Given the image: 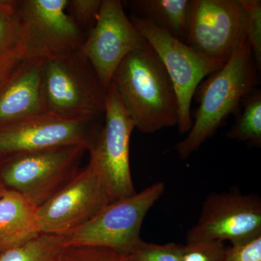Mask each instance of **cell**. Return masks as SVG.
<instances>
[{"label": "cell", "instance_id": "6da1fadb", "mask_svg": "<svg viewBox=\"0 0 261 261\" xmlns=\"http://www.w3.org/2000/svg\"><path fill=\"white\" fill-rule=\"evenodd\" d=\"M112 84L122 106L140 132L152 134L177 126L178 106L174 87L148 43L122 61Z\"/></svg>", "mask_w": 261, "mask_h": 261}, {"label": "cell", "instance_id": "7a4b0ae2", "mask_svg": "<svg viewBox=\"0 0 261 261\" xmlns=\"http://www.w3.org/2000/svg\"><path fill=\"white\" fill-rule=\"evenodd\" d=\"M257 70L245 40L222 68L208 75L199 92V106L191 129L176 149L182 160L200 148L230 115L238 114L244 99L255 90Z\"/></svg>", "mask_w": 261, "mask_h": 261}, {"label": "cell", "instance_id": "3957f363", "mask_svg": "<svg viewBox=\"0 0 261 261\" xmlns=\"http://www.w3.org/2000/svg\"><path fill=\"white\" fill-rule=\"evenodd\" d=\"M87 152L85 146L67 145L10 154L0 178L6 190L39 208L80 172Z\"/></svg>", "mask_w": 261, "mask_h": 261}, {"label": "cell", "instance_id": "277c9868", "mask_svg": "<svg viewBox=\"0 0 261 261\" xmlns=\"http://www.w3.org/2000/svg\"><path fill=\"white\" fill-rule=\"evenodd\" d=\"M43 87L48 113L68 118L105 115L108 89L81 50L44 61Z\"/></svg>", "mask_w": 261, "mask_h": 261}, {"label": "cell", "instance_id": "5b68a950", "mask_svg": "<svg viewBox=\"0 0 261 261\" xmlns=\"http://www.w3.org/2000/svg\"><path fill=\"white\" fill-rule=\"evenodd\" d=\"M166 190L157 182L129 197L113 201L87 224L65 235L63 246L110 249L128 255L140 243L146 215Z\"/></svg>", "mask_w": 261, "mask_h": 261}, {"label": "cell", "instance_id": "8992f818", "mask_svg": "<svg viewBox=\"0 0 261 261\" xmlns=\"http://www.w3.org/2000/svg\"><path fill=\"white\" fill-rule=\"evenodd\" d=\"M68 0L17 1L18 49L27 60L56 59L80 51L87 35L66 11Z\"/></svg>", "mask_w": 261, "mask_h": 261}, {"label": "cell", "instance_id": "52a82bcc", "mask_svg": "<svg viewBox=\"0 0 261 261\" xmlns=\"http://www.w3.org/2000/svg\"><path fill=\"white\" fill-rule=\"evenodd\" d=\"M130 20L157 53L174 87L178 106V132L187 134L191 129V104L201 81L222 68L225 63L206 58L181 42L135 15Z\"/></svg>", "mask_w": 261, "mask_h": 261}, {"label": "cell", "instance_id": "ba28073f", "mask_svg": "<svg viewBox=\"0 0 261 261\" xmlns=\"http://www.w3.org/2000/svg\"><path fill=\"white\" fill-rule=\"evenodd\" d=\"M114 200L92 163L37 208L41 233L65 236L87 224Z\"/></svg>", "mask_w": 261, "mask_h": 261}, {"label": "cell", "instance_id": "9c48e42d", "mask_svg": "<svg viewBox=\"0 0 261 261\" xmlns=\"http://www.w3.org/2000/svg\"><path fill=\"white\" fill-rule=\"evenodd\" d=\"M105 123L89 149V163L106 181L114 200L135 195L130 167V140L135 126L114 86L108 89Z\"/></svg>", "mask_w": 261, "mask_h": 261}, {"label": "cell", "instance_id": "30bf717a", "mask_svg": "<svg viewBox=\"0 0 261 261\" xmlns=\"http://www.w3.org/2000/svg\"><path fill=\"white\" fill-rule=\"evenodd\" d=\"M101 117L68 118L44 113L0 127V154L67 145L89 149L102 128Z\"/></svg>", "mask_w": 261, "mask_h": 261}, {"label": "cell", "instance_id": "8fae6325", "mask_svg": "<svg viewBox=\"0 0 261 261\" xmlns=\"http://www.w3.org/2000/svg\"><path fill=\"white\" fill-rule=\"evenodd\" d=\"M147 44L127 16L121 1L102 0L95 25L80 50L93 66L103 87L108 89L122 61Z\"/></svg>", "mask_w": 261, "mask_h": 261}, {"label": "cell", "instance_id": "7c38bea8", "mask_svg": "<svg viewBox=\"0 0 261 261\" xmlns=\"http://www.w3.org/2000/svg\"><path fill=\"white\" fill-rule=\"evenodd\" d=\"M261 235V200L255 195L214 192L207 195L187 243L205 240L238 245Z\"/></svg>", "mask_w": 261, "mask_h": 261}, {"label": "cell", "instance_id": "4fadbf2b", "mask_svg": "<svg viewBox=\"0 0 261 261\" xmlns=\"http://www.w3.org/2000/svg\"><path fill=\"white\" fill-rule=\"evenodd\" d=\"M245 40L240 0H195L187 45L206 58L226 63Z\"/></svg>", "mask_w": 261, "mask_h": 261}, {"label": "cell", "instance_id": "5bb4252c", "mask_svg": "<svg viewBox=\"0 0 261 261\" xmlns=\"http://www.w3.org/2000/svg\"><path fill=\"white\" fill-rule=\"evenodd\" d=\"M44 61L28 60L0 92V127L47 113Z\"/></svg>", "mask_w": 261, "mask_h": 261}, {"label": "cell", "instance_id": "9a60e30c", "mask_svg": "<svg viewBox=\"0 0 261 261\" xmlns=\"http://www.w3.org/2000/svg\"><path fill=\"white\" fill-rule=\"evenodd\" d=\"M41 233L37 207L17 192L7 190L0 196V254Z\"/></svg>", "mask_w": 261, "mask_h": 261}, {"label": "cell", "instance_id": "2e32d148", "mask_svg": "<svg viewBox=\"0 0 261 261\" xmlns=\"http://www.w3.org/2000/svg\"><path fill=\"white\" fill-rule=\"evenodd\" d=\"M127 3L134 15L186 43L195 0H132Z\"/></svg>", "mask_w": 261, "mask_h": 261}, {"label": "cell", "instance_id": "e0dca14e", "mask_svg": "<svg viewBox=\"0 0 261 261\" xmlns=\"http://www.w3.org/2000/svg\"><path fill=\"white\" fill-rule=\"evenodd\" d=\"M243 112L226 133L231 140L247 142L252 146L261 145V93L255 89L243 102Z\"/></svg>", "mask_w": 261, "mask_h": 261}, {"label": "cell", "instance_id": "ac0fdd59", "mask_svg": "<svg viewBox=\"0 0 261 261\" xmlns=\"http://www.w3.org/2000/svg\"><path fill=\"white\" fill-rule=\"evenodd\" d=\"M65 236L41 233L21 246L0 254V261H56Z\"/></svg>", "mask_w": 261, "mask_h": 261}, {"label": "cell", "instance_id": "d6986e66", "mask_svg": "<svg viewBox=\"0 0 261 261\" xmlns=\"http://www.w3.org/2000/svg\"><path fill=\"white\" fill-rule=\"evenodd\" d=\"M244 12L246 41L251 48L257 71L261 68V2L240 0Z\"/></svg>", "mask_w": 261, "mask_h": 261}, {"label": "cell", "instance_id": "ffe728a7", "mask_svg": "<svg viewBox=\"0 0 261 261\" xmlns=\"http://www.w3.org/2000/svg\"><path fill=\"white\" fill-rule=\"evenodd\" d=\"M20 34L17 1L0 3V53L18 49Z\"/></svg>", "mask_w": 261, "mask_h": 261}, {"label": "cell", "instance_id": "44dd1931", "mask_svg": "<svg viewBox=\"0 0 261 261\" xmlns=\"http://www.w3.org/2000/svg\"><path fill=\"white\" fill-rule=\"evenodd\" d=\"M183 245H157L141 240L127 256L133 261H181Z\"/></svg>", "mask_w": 261, "mask_h": 261}, {"label": "cell", "instance_id": "7402d4cb", "mask_svg": "<svg viewBox=\"0 0 261 261\" xmlns=\"http://www.w3.org/2000/svg\"><path fill=\"white\" fill-rule=\"evenodd\" d=\"M56 261H133L126 255L110 249L87 246H66Z\"/></svg>", "mask_w": 261, "mask_h": 261}, {"label": "cell", "instance_id": "603a6c76", "mask_svg": "<svg viewBox=\"0 0 261 261\" xmlns=\"http://www.w3.org/2000/svg\"><path fill=\"white\" fill-rule=\"evenodd\" d=\"M102 0H68L66 11L79 29L87 36L95 25Z\"/></svg>", "mask_w": 261, "mask_h": 261}, {"label": "cell", "instance_id": "cb8c5ba5", "mask_svg": "<svg viewBox=\"0 0 261 261\" xmlns=\"http://www.w3.org/2000/svg\"><path fill=\"white\" fill-rule=\"evenodd\" d=\"M227 247L220 240H205L183 245L181 261H223Z\"/></svg>", "mask_w": 261, "mask_h": 261}, {"label": "cell", "instance_id": "d4e9b609", "mask_svg": "<svg viewBox=\"0 0 261 261\" xmlns=\"http://www.w3.org/2000/svg\"><path fill=\"white\" fill-rule=\"evenodd\" d=\"M223 261H261V235L227 247Z\"/></svg>", "mask_w": 261, "mask_h": 261}, {"label": "cell", "instance_id": "484cf974", "mask_svg": "<svg viewBox=\"0 0 261 261\" xmlns=\"http://www.w3.org/2000/svg\"><path fill=\"white\" fill-rule=\"evenodd\" d=\"M27 61L18 49L0 53V92Z\"/></svg>", "mask_w": 261, "mask_h": 261}, {"label": "cell", "instance_id": "4316f807", "mask_svg": "<svg viewBox=\"0 0 261 261\" xmlns=\"http://www.w3.org/2000/svg\"><path fill=\"white\" fill-rule=\"evenodd\" d=\"M6 190L4 185H3V182L1 181V178H0V196L3 195V193H4Z\"/></svg>", "mask_w": 261, "mask_h": 261}]
</instances>
